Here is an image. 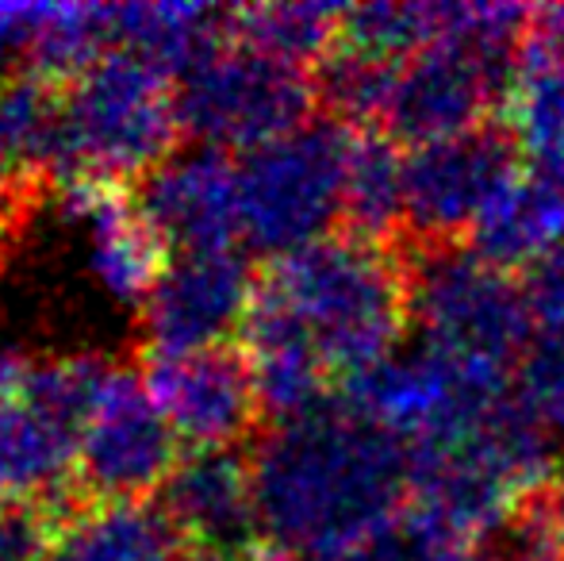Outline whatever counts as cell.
<instances>
[{"instance_id": "24", "label": "cell", "mask_w": 564, "mask_h": 561, "mask_svg": "<svg viewBox=\"0 0 564 561\" xmlns=\"http://www.w3.org/2000/svg\"><path fill=\"white\" fill-rule=\"evenodd\" d=\"M74 508L0 500V561H46Z\"/></svg>"}, {"instance_id": "3", "label": "cell", "mask_w": 564, "mask_h": 561, "mask_svg": "<svg viewBox=\"0 0 564 561\" xmlns=\"http://www.w3.org/2000/svg\"><path fill=\"white\" fill-rule=\"evenodd\" d=\"M181 120L173 82L123 51H108L62 89L54 185L142 181L177 150Z\"/></svg>"}, {"instance_id": "25", "label": "cell", "mask_w": 564, "mask_h": 561, "mask_svg": "<svg viewBox=\"0 0 564 561\" xmlns=\"http://www.w3.org/2000/svg\"><path fill=\"white\" fill-rule=\"evenodd\" d=\"M530 327L542 338H564V250L530 266L522 278Z\"/></svg>"}, {"instance_id": "17", "label": "cell", "mask_w": 564, "mask_h": 561, "mask_svg": "<svg viewBox=\"0 0 564 561\" xmlns=\"http://www.w3.org/2000/svg\"><path fill=\"white\" fill-rule=\"evenodd\" d=\"M181 550L158 504H105L77 511L46 561H177Z\"/></svg>"}, {"instance_id": "11", "label": "cell", "mask_w": 564, "mask_h": 561, "mask_svg": "<svg viewBox=\"0 0 564 561\" xmlns=\"http://www.w3.org/2000/svg\"><path fill=\"white\" fill-rule=\"evenodd\" d=\"M139 377L185 450H235L265 420L242 346L142 354Z\"/></svg>"}, {"instance_id": "26", "label": "cell", "mask_w": 564, "mask_h": 561, "mask_svg": "<svg viewBox=\"0 0 564 561\" xmlns=\"http://www.w3.org/2000/svg\"><path fill=\"white\" fill-rule=\"evenodd\" d=\"M28 23H31V4H0V85L15 74L12 58H23Z\"/></svg>"}, {"instance_id": "15", "label": "cell", "mask_w": 564, "mask_h": 561, "mask_svg": "<svg viewBox=\"0 0 564 561\" xmlns=\"http://www.w3.org/2000/svg\"><path fill=\"white\" fill-rule=\"evenodd\" d=\"M181 547H250L258 531L250 457L235 450H185L158 493Z\"/></svg>"}, {"instance_id": "23", "label": "cell", "mask_w": 564, "mask_h": 561, "mask_svg": "<svg viewBox=\"0 0 564 561\" xmlns=\"http://www.w3.org/2000/svg\"><path fill=\"white\" fill-rule=\"evenodd\" d=\"M519 400L534 423L564 442V338H538L519 366Z\"/></svg>"}, {"instance_id": "18", "label": "cell", "mask_w": 564, "mask_h": 561, "mask_svg": "<svg viewBox=\"0 0 564 561\" xmlns=\"http://www.w3.org/2000/svg\"><path fill=\"white\" fill-rule=\"evenodd\" d=\"M403 188L408 154L377 131H354L341 188V224L346 231L380 242H403Z\"/></svg>"}, {"instance_id": "16", "label": "cell", "mask_w": 564, "mask_h": 561, "mask_svg": "<svg viewBox=\"0 0 564 561\" xmlns=\"http://www.w3.org/2000/svg\"><path fill=\"white\" fill-rule=\"evenodd\" d=\"M116 51L147 62L173 85L230 35V8L212 4H116Z\"/></svg>"}, {"instance_id": "21", "label": "cell", "mask_w": 564, "mask_h": 561, "mask_svg": "<svg viewBox=\"0 0 564 561\" xmlns=\"http://www.w3.org/2000/svg\"><path fill=\"white\" fill-rule=\"evenodd\" d=\"M335 4H246L230 8V39L300 69H319L341 39Z\"/></svg>"}, {"instance_id": "2", "label": "cell", "mask_w": 564, "mask_h": 561, "mask_svg": "<svg viewBox=\"0 0 564 561\" xmlns=\"http://www.w3.org/2000/svg\"><path fill=\"white\" fill-rule=\"evenodd\" d=\"M411 323L415 258L408 242L338 231L261 270L238 338L250 362H312L330 381H349L400 350Z\"/></svg>"}, {"instance_id": "31", "label": "cell", "mask_w": 564, "mask_h": 561, "mask_svg": "<svg viewBox=\"0 0 564 561\" xmlns=\"http://www.w3.org/2000/svg\"><path fill=\"white\" fill-rule=\"evenodd\" d=\"M0 255H4V227H0Z\"/></svg>"}, {"instance_id": "22", "label": "cell", "mask_w": 564, "mask_h": 561, "mask_svg": "<svg viewBox=\"0 0 564 561\" xmlns=\"http://www.w3.org/2000/svg\"><path fill=\"white\" fill-rule=\"evenodd\" d=\"M453 561H564V535L538 493L534 500L522 504L511 524L460 550Z\"/></svg>"}, {"instance_id": "7", "label": "cell", "mask_w": 564, "mask_h": 561, "mask_svg": "<svg viewBox=\"0 0 564 561\" xmlns=\"http://www.w3.org/2000/svg\"><path fill=\"white\" fill-rule=\"evenodd\" d=\"M415 258V323L423 343L476 369L507 374L514 358H527L534 335L511 270L488 262L468 247L411 250Z\"/></svg>"}, {"instance_id": "14", "label": "cell", "mask_w": 564, "mask_h": 561, "mask_svg": "<svg viewBox=\"0 0 564 561\" xmlns=\"http://www.w3.org/2000/svg\"><path fill=\"white\" fill-rule=\"evenodd\" d=\"M62 208L85 231V262L93 281L119 304L142 308L170 262V250L139 212L134 193L123 185L77 181L62 185Z\"/></svg>"}, {"instance_id": "8", "label": "cell", "mask_w": 564, "mask_h": 561, "mask_svg": "<svg viewBox=\"0 0 564 561\" xmlns=\"http://www.w3.org/2000/svg\"><path fill=\"white\" fill-rule=\"evenodd\" d=\"M507 400V374L465 366L438 346L419 343L400 346L365 374L349 377L341 404L408 450H426L460 439Z\"/></svg>"}, {"instance_id": "1", "label": "cell", "mask_w": 564, "mask_h": 561, "mask_svg": "<svg viewBox=\"0 0 564 561\" xmlns=\"http://www.w3.org/2000/svg\"><path fill=\"white\" fill-rule=\"evenodd\" d=\"M250 470L258 531L289 561H357L411 496V450L341 400L269 427Z\"/></svg>"}, {"instance_id": "5", "label": "cell", "mask_w": 564, "mask_h": 561, "mask_svg": "<svg viewBox=\"0 0 564 561\" xmlns=\"http://www.w3.org/2000/svg\"><path fill=\"white\" fill-rule=\"evenodd\" d=\"M354 131L312 120L292 136L238 158V231L258 255H296L327 239L341 219L346 158Z\"/></svg>"}, {"instance_id": "10", "label": "cell", "mask_w": 564, "mask_h": 561, "mask_svg": "<svg viewBox=\"0 0 564 561\" xmlns=\"http://www.w3.org/2000/svg\"><path fill=\"white\" fill-rule=\"evenodd\" d=\"M181 462V442L139 374L116 369L105 400L89 423L77 465V493L93 508L105 504H147L162 493Z\"/></svg>"}, {"instance_id": "13", "label": "cell", "mask_w": 564, "mask_h": 561, "mask_svg": "<svg viewBox=\"0 0 564 561\" xmlns=\"http://www.w3.org/2000/svg\"><path fill=\"white\" fill-rule=\"evenodd\" d=\"M134 204L170 255L235 250L238 162L212 147H181L134 188Z\"/></svg>"}, {"instance_id": "19", "label": "cell", "mask_w": 564, "mask_h": 561, "mask_svg": "<svg viewBox=\"0 0 564 561\" xmlns=\"http://www.w3.org/2000/svg\"><path fill=\"white\" fill-rule=\"evenodd\" d=\"M108 51H116L112 4H31L23 46L31 74L66 89Z\"/></svg>"}, {"instance_id": "6", "label": "cell", "mask_w": 564, "mask_h": 561, "mask_svg": "<svg viewBox=\"0 0 564 561\" xmlns=\"http://www.w3.org/2000/svg\"><path fill=\"white\" fill-rule=\"evenodd\" d=\"M173 100L181 136L193 147L250 154L312 123L319 85L315 69L289 66L227 35L173 85Z\"/></svg>"}, {"instance_id": "29", "label": "cell", "mask_w": 564, "mask_h": 561, "mask_svg": "<svg viewBox=\"0 0 564 561\" xmlns=\"http://www.w3.org/2000/svg\"><path fill=\"white\" fill-rule=\"evenodd\" d=\"M542 500H545V508H550L553 524H557L561 535H564V470L553 473V481L542 488Z\"/></svg>"}, {"instance_id": "20", "label": "cell", "mask_w": 564, "mask_h": 561, "mask_svg": "<svg viewBox=\"0 0 564 561\" xmlns=\"http://www.w3.org/2000/svg\"><path fill=\"white\" fill-rule=\"evenodd\" d=\"M507 128L530 158L564 147V46L530 31L507 93Z\"/></svg>"}, {"instance_id": "9", "label": "cell", "mask_w": 564, "mask_h": 561, "mask_svg": "<svg viewBox=\"0 0 564 561\" xmlns=\"http://www.w3.org/2000/svg\"><path fill=\"white\" fill-rule=\"evenodd\" d=\"M522 173V147L507 123L415 147L403 188V242L411 250L468 242Z\"/></svg>"}, {"instance_id": "12", "label": "cell", "mask_w": 564, "mask_h": 561, "mask_svg": "<svg viewBox=\"0 0 564 561\" xmlns=\"http://www.w3.org/2000/svg\"><path fill=\"white\" fill-rule=\"evenodd\" d=\"M253 278L238 250L170 255L162 278L139 308L142 354H196L227 346L250 312Z\"/></svg>"}, {"instance_id": "27", "label": "cell", "mask_w": 564, "mask_h": 561, "mask_svg": "<svg viewBox=\"0 0 564 561\" xmlns=\"http://www.w3.org/2000/svg\"><path fill=\"white\" fill-rule=\"evenodd\" d=\"M177 561H289L273 547H185Z\"/></svg>"}, {"instance_id": "4", "label": "cell", "mask_w": 564, "mask_h": 561, "mask_svg": "<svg viewBox=\"0 0 564 561\" xmlns=\"http://www.w3.org/2000/svg\"><path fill=\"white\" fill-rule=\"evenodd\" d=\"M112 377L116 366L93 350L23 366L0 400V500L74 508L85 434Z\"/></svg>"}, {"instance_id": "30", "label": "cell", "mask_w": 564, "mask_h": 561, "mask_svg": "<svg viewBox=\"0 0 564 561\" xmlns=\"http://www.w3.org/2000/svg\"><path fill=\"white\" fill-rule=\"evenodd\" d=\"M23 366H28V358H20V354H12V350H0V400H4L8 392H12V385L20 381Z\"/></svg>"}, {"instance_id": "28", "label": "cell", "mask_w": 564, "mask_h": 561, "mask_svg": "<svg viewBox=\"0 0 564 561\" xmlns=\"http://www.w3.org/2000/svg\"><path fill=\"white\" fill-rule=\"evenodd\" d=\"M534 20H538V31H542L545 39H553L557 46H564V4L542 8V12H534Z\"/></svg>"}]
</instances>
